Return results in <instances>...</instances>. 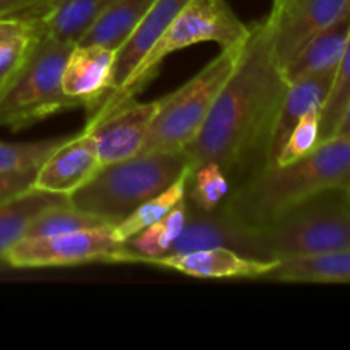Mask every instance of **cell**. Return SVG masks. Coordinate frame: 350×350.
Listing matches in <instances>:
<instances>
[{
	"instance_id": "cell-19",
	"label": "cell",
	"mask_w": 350,
	"mask_h": 350,
	"mask_svg": "<svg viewBox=\"0 0 350 350\" xmlns=\"http://www.w3.org/2000/svg\"><path fill=\"white\" fill-rule=\"evenodd\" d=\"M68 197L29 188L5 202H0V262L19 239L26 236L31 222L55 205L65 204Z\"/></svg>"
},
{
	"instance_id": "cell-15",
	"label": "cell",
	"mask_w": 350,
	"mask_h": 350,
	"mask_svg": "<svg viewBox=\"0 0 350 350\" xmlns=\"http://www.w3.org/2000/svg\"><path fill=\"white\" fill-rule=\"evenodd\" d=\"M335 72L337 70L317 72V74L289 82V88H287L286 96L280 103L279 113H277L272 137H270L265 166H272L275 163L289 133L308 111L311 109L321 111V106L327 101L332 85H334Z\"/></svg>"
},
{
	"instance_id": "cell-13",
	"label": "cell",
	"mask_w": 350,
	"mask_h": 350,
	"mask_svg": "<svg viewBox=\"0 0 350 350\" xmlns=\"http://www.w3.org/2000/svg\"><path fill=\"white\" fill-rule=\"evenodd\" d=\"M115 50L101 44L72 46L62 74V88L79 106L92 109L113 91Z\"/></svg>"
},
{
	"instance_id": "cell-24",
	"label": "cell",
	"mask_w": 350,
	"mask_h": 350,
	"mask_svg": "<svg viewBox=\"0 0 350 350\" xmlns=\"http://www.w3.org/2000/svg\"><path fill=\"white\" fill-rule=\"evenodd\" d=\"M105 226H113L108 221L96 215L82 212L79 208L72 207L70 202L55 205L48 208L43 214L38 215L31 222L24 238H48V236L67 234V232L82 231V229H96L105 228Z\"/></svg>"
},
{
	"instance_id": "cell-33",
	"label": "cell",
	"mask_w": 350,
	"mask_h": 350,
	"mask_svg": "<svg viewBox=\"0 0 350 350\" xmlns=\"http://www.w3.org/2000/svg\"><path fill=\"white\" fill-rule=\"evenodd\" d=\"M335 135H350V103L347 109H345L344 116H342L340 123H338Z\"/></svg>"
},
{
	"instance_id": "cell-35",
	"label": "cell",
	"mask_w": 350,
	"mask_h": 350,
	"mask_svg": "<svg viewBox=\"0 0 350 350\" xmlns=\"http://www.w3.org/2000/svg\"><path fill=\"white\" fill-rule=\"evenodd\" d=\"M349 198H350V191H349Z\"/></svg>"
},
{
	"instance_id": "cell-5",
	"label": "cell",
	"mask_w": 350,
	"mask_h": 350,
	"mask_svg": "<svg viewBox=\"0 0 350 350\" xmlns=\"http://www.w3.org/2000/svg\"><path fill=\"white\" fill-rule=\"evenodd\" d=\"M272 260L350 248L349 190H327L282 208L260 226Z\"/></svg>"
},
{
	"instance_id": "cell-11",
	"label": "cell",
	"mask_w": 350,
	"mask_h": 350,
	"mask_svg": "<svg viewBox=\"0 0 350 350\" xmlns=\"http://www.w3.org/2000/svg\"><path fill=\"white\" fill-rule=\"evenodd\" d=\"M159 101L116 105L108 109H96L88 126L94 137L101 166L129 159L142 152L150 123L156 116Z\"/></svg>"
},
{
	"instance_id": "cell-22",
	"label": "cell",
	"mask_w": 350,
	"mask_h": 350,
	"mask_svg": "<svg viewBox=\"0 0 350 350\" xmlns=\"http://www.w3.org/2000/svg\"><path fill=\"white\" fill-rule=\"evenodd\" d=\"M191 170H185V173L174 181L173 185L163 190L161 193H157L156 197H152L150 200L144 202L142 205L135 208L130 215H126L123 221H120L118 224L113 226V232H115L116 238L120 241L126 243L132 236H135L137 232H140L142 229L149 228L150 224L159 221L161 217L167 214L173 207H176L183 198H187V190H188V181H190Z\"/></svg>"
},
{
	"instance_id": "cell-7",
	"label": "cell",
	"mask_w": 350,
	"mask_h": 350,
	"mask_svg": "<svg viewBox=\"0 0 350 350\" xmlns=\"http://www.w3.org/2000/svg\"><path fill=\"white\" fill-rule=\"evenodd\" d=\"M241 46L221 50L195 77L171 94L157 99L142 152H183L200 132L215 98L238 64ZM140 152V154H142Z\"/></svg>"
},
{
	"instance_id": "cell-10",
	"label": "cell",
	"mask_w": 350,
	"mask_h": 350,
	"mask_svg": "<svg viewBox=\"0 0 350 350\" xmlns=\"http://www.w3.org/2000/svg\"><path fill=\"white\" fill-rule=\"evenodd\" d=\"M349 9L350 0H289L270 10L265 21L273 58L282 72L318 33Z\"/></svg>"
},
{
	"instance_id": "cell-12",
	"label": "cell",
	"mask_w": 350,
	"mask_h": 350,
	"mask_svg": "<svg viewBox=\"0 0 350 350\" xmlns=\"http://www.w3.org/2000/svg\"><path fill=\"white\" fill-rule=\"evenodd\" d=\"M101 167L91 129L65 139L36 170L34 188L55 195H68L88 183Z\"/></svg>"
},
{
	"instance_id": "cell-2",
	"label": "cell",
	"mask_w": 350,
	"mask_h": 350,
	"mask_svg": "<svg viewBox=\"0 0 350 350\" xmlns=\"http://www.w3.org/2000/svg\"><path fill=\"white\" fill-rule=\"evenodd\" d=\"M327 190L350 191V135H334L286 166H265L232 187L224 205L260 228L282 208Z\"/></svg>"
},
{
	"instance_id": "cell-32",
	"label": "cell",
	"mask_w": 350,
	"mask_h": 350,
	"mask_svg": "<svg viewBox=\"0 0 350 350\" xmlns=\"http://www.w3.org/2000/svg\"><path fill=\"white\" fill-rule=\"evenodd\" d=\"M29 26L31 24L19 23V21H0V43L9 40V38L16 36V34L23 33Z\"/></svg>"
},
{
	"instance_id": "cell-34",
	"label": "cell",
	"mask_w": 350,
	"mask_h": 350,
	"mask_svg": "<svg viewBox=\"0 0 350 350\" xmlns=\"http://www.w3.org/2000/svg\"><path fill=\"white\" fill-rule=\"evenodd\" d=\"M287 2H289V0H273L272 9H279V7H282L284 3H287Z\"/></svg>"
},
{
	"instance_id": "cell-1",
	"label": "cell",
	"mask_w": 350,
	"mask_h": 350,
	"mask_svg": "<svg viewBox=\"0 0 350 350\" xmlns=\"http://www.w3.org/2000/svg\"><path fill=\"white\" fill-rule=\"evenodd\" d=\"M289 81L277 65L267 21L252 26L238 64L183 154L191 173L217 163L239 185L267 164L270 137Z\"/></svg>"
},
{
	"instance_id": "cell-14",
	"label": "cell",
	"mask_w": 350,
	"mask_h": 350,
	"mask_svg": "<svg viewBox=\"0 0 350 350\" xmlns=\"http://www.w3.org/2000/svg\"><path fill=\"white\" fill-rule=\"evenodd\" d=\"M146 263L198 279H262L277 262L252 258L229 248H208L157 256Z\"/></svg>"
},
{
	"instance_id": "cell-26",
	"label": "cell",
	"mask_w": 350,
	"mask_h": 350,
	"mask_svg": "<svg viewBox=\"0 0 350 350\" xmlns=\"http://www.w3.org/2000/svg\"><path fill=\"white\" fill-rule=\"evenodd\" d=\"M350 103V36L335 72L334 85L320 111V142L332 139Z\"/></svg>"
},
{
	"instance_id": "cell-3",
	"label": "cell",
	"mask_w": 350,
	"mask_h": 350,
	"mask_svg": "<svg viewBox=\"0 0 350 350\" xmlns=\"http://www.w3.org/2000/svg\"><path fill=\"white\" fill-rule=\"evenodd\" d=\"M188 167L183 152L137 154L99 167L88 183L68 195V202L72 207L115 226L144 202L166 190Z\"/></svg>"
},
{
	"instance_id": "cell-23",
	"label": "cell",
	"mask_w": 350,
	"mask_h": 350,
	"mask_svg": "<svg viewBox=\"0 0 350 350\" xmlns=\"http://www.w3.org/2000/svg\"><path fill=\"white\" fill-rule=\"evenodd\" d=\"M187 208L188 202L187 198H183L164 217L150 224L149 228L137 232L126 241V245L140 256V263H146L147 260L157 258V256H163L170 252L171 246L178 241L185 229Z\"/></svg>"
},
{
	"instance_id": "cell-30",
	"label": "cell",
	"mask_w": 350,
	"mask_h": 350,
	"mask_svg": "<svg viewBox=\"0 0 350 350\" xmlns=\"http://www.w3.org/2000/svg\"><path fill=\"white\" fill-rule=\"evenodd\" d=\"M58 0H0V21L38 24Z\"/></svg>"
},
{
	"instance_id": "cell-9",
	"label": "cell",
	"mask_w": 350,
	"mask_h": 350,
	"mask_svg": "<svg viewBox=\"0 0 350 350\" xmlns=\"http://www.w3.org/2000/svg\"><path fill=\"white\" fill-rule=\"evenodd\" d=\"M208 248H229L252 258L277 262L270 258L262 229L243 222L224 204L208 212L188 204L183 232L166 255Z\"/></svg>"
},
{
	"instance_id": "cell-29",
	"label": "cell",
	"mask_w": 350,
	"mask_h": 350,
	"mask_svg": "<svg viewBox=\"0 0 350 350\" xmlns=\"http://www.w3.org/2000/svg\"><path fill=\"white\" fill-rule=\"evenodd\" d=\"M38 33L40 27L31 24L23 33L0 43V92L5 89V85L12 81L21 65L24 64Z\"/></svg>"
},
{
	"instance_id": "cell-25",
	"label": "cell",
	"mask_w": 350,
	"mask_h": 350,
	"mask_svg": "<svg viewBox=\"0 0 350 350\" xmlns=\"http://www.w3.org/2000/svg\"><path fill=\"white\" fill-rule=\"evenodd\" d=\"M232 190V183L217 163H204L193 170L188 181L187 202L198 211H215Z\"/></svg>"
},
{
	"instance_id": "cell-4",
	"label": "cell",
	"mask_w": 350,
	"mask_h": 350,
	"mask_svg": "<svg viewBox=\"0 0 350 350\" xmlns=\"http://www.w3.org/2000/svg\"><path fill=\"white\" fill-rule=\"evenodd\" d=\"M250 33L252 26H246L226 0H188L126 84L106 96L98 109H108L135 99L159 72L164 58L174 51L208 41L217 43L221 50H228L245 44Z\"/></svg>"
},
{
	"instance_id": "cell-28",
	"label": "cell",
	"mask_w": 350,
	"mask_h": 350,
	"mask_svg": "<svg viewBox=\"0 0 350 350\" xmlns=\"http://www.w3.org/2000/svg\"><path fill=\"white\" fill-rule=\"evenodd\" d=\"M320 144V109H311L299 120L287 137L272 166H286L310 154Z\"/></svg>"
},
{
	"instance_id": "cell-17",
	"label": "cell",
	"mask_w": 350,
	"mask_h": 350,
	"mask_svg": "<svg viewBox=\"0 0 350 350\" xmlns=\"http://www.w3.org/2000/svg\"><path fill=\"white\" fill-rule=\"evenodd\" d=\"M262 279L301 284H350V248L277 260Z\"/></svg>"
},
{
	"instance_id": "cell-8",
	"label": "cell",
	"mask_w": 350,
	"mask_h": 350,
	"mask_svg": "<svg viewBox=\"0 0 350 350\" xmlns=\"http://www.w3.org/2000/svg\"><path fill=\"white\" fill-rule=\"evenodd\" d=\"M3 263L16 269H44L82 263H140V256L116 238L113 226H105L48 238H23L7 252Z\"/></svg>"
},
{
	"instance_id": "cell-27",
	"label": "cell",
	"mask_w": 350,
	"mask_h": 350,
	"mask_svg": "<svg viewBox=\"0 0 350 350\" xmlns=\"http://www.w3.org/2000/svg\"><path fill=\"white\" fill-rule=\"evenodd\" d=\"M64 140L62 137V139H48L27 144L0 142V173L36 171Z\"/></svg>"
},
{
	"instance_id": "cell-31",
	"label": "cell",
	"mask_w": 350,
	"mask_h": 350,
	"mask_svg": "<svg viewBox=\"0 0 350 350\" xmlns=\"http://www.w3.org/2000/svg\"><path fill=\"white\" fill-rule=\"evenodd\" d=\"M36 171L23 173H0V202H5L16 195L27 191L34 187Z\"/></svg>"
},
{
	"instance_id": "cell-18",
	"label": "cell",
	"mask_w": 350,
	"mask_h": 350,
	"mask_svg": "<svg viewBox=\"0 0 350 350\" xmlns=\"http://www.w3.org/2000/svg\"><path fill=\"white\" fill-rule=\"evenodd\" d=\"M350 36V9L342 14L334 24L318 33L297 57L284 68L287 81L306 77L323 70H337L342 53Z\"/></svg>"
},
{
	"instance_id": "cell-21",
	"label": "cell",
	"mask_w": 350,
	"mask_h": 350,
	"mask_svg": "<svg viewBox=\"0 0 350 350\" xmlns=\"http://www.w3.org/2000/svg\"><path fill=\"white\" fill-rule=\"evenodd\" d=\"M154 2L156 0H115L79 43L101 44L116 51L149 12Z\"/></svg>"
},
{
	"instance_id": "cell-16",
	"label": "cell",
	"mask_w": 350,
	"mask_h": 350,
	"mask_svg": "<svg viewBox=\"0 0 350 350\" xmlns=\"http://www.w3.org/2000/svg\"><path fill=\"white\" fill-rule=\"evenodd\" d=\"M187 2L188 0H156L152 3L149 12L115 51L111 92L120 91L126 84Z\"/></svg>"
},
{
	"instance_id": "cell-6",
	"label": "cell",
	"mask_w": 350,
	"mask_h": 350,
	"mask_svg": "<svg viewBox=\"0 0 350 350\" xmlns=\"http://www.w3.org/2000/svg\"><path fill=\"white\" fill-rule=\"evenodd\" d=\"M72 46L40 29L24 64L0 92V125L17 132L58 111L77 108L62 88Z\"/></svg>"
},
{
	"instance_id": "cell-20",
	"label": "cell",
	"mask_w": 350,
	"mask_h": 350,
	"mask_svg": "<svg viewBox=\"0 0 350 350\" xmlns=\"http://www.w3.org/2000/svg\"><path fill=\"white\" fill-rule=\"evenodd\" d=\"M115 0H58L34 26L62 43L77 44Z\"/></svg>"
}]
</instances>
